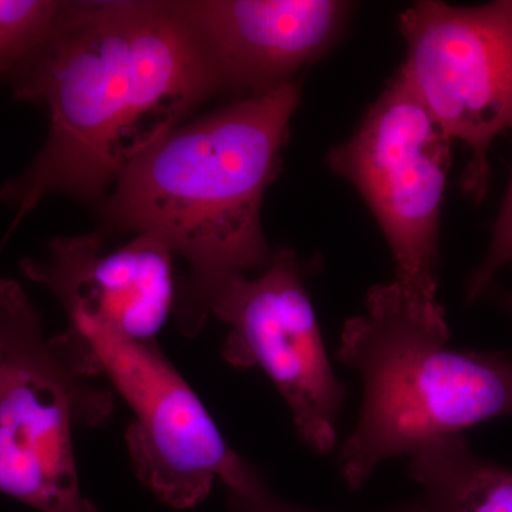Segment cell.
<instances>
[{"label": "cell", "mask_w": 512, "mask_h": 512, "mask_svg": "<svg viewBox=\"0 0 512 512\" xmlns=\"http://www.w3.org/2000/svg\"><path fill=\"white\" fill-rule=\"evenodd\" d=\"M3 76L50 117L39 156L0 190L13 227L47 195L99 197L221 86L177 2H62Z\"/></svg>", "instance_id": "cell-1"}, {"label": "cell", "mask_w": 512, "mask_h": 512, "mask_svg": "<svg viewBox=\"0 0 512 512\" xmlns=\"http://www.w3.org/2000/svg\"><path fill=\"white\" fill-rule=\"evenodd\" d=\"M299 86L282 84L175 128L116 180L113 224L156 238L191 266L188 288L264 269L262 200L281 164Z\"/></svg>", "instance_id": "cell-2"}, {"label": "cell", "mask_w": 512, "mask_h": 512, "mask_svg": "<svg viewBox=\"0 0 512 512\" xmlns=\"http://www.w3.org/2000/svg\"><path fill=\"white\" fill-rule=\"evenodd\" d=\"M448 329L407 311L393 282L370 289L366 312L345 323L338 359L360 373L356 429L339 454L350 490L380 463L512 416V353L448 348Z\"/></svg>", "instance_id": "cell-3"}, {"label": "cell", "mask_w": 512, "mask_h": 512, "mask_svg": "<svg viewBox=\"0 0 512 512\" xmlns=\"http://www.w3.org/2000/svg\"><path fill=\"white\" fill-rule=\"evenodd\" d=\"M451 141L399 73L356 133L329 153L330 168L355 185L389 242L407 311L443 329L439 225Z\"/></svg>", "instance_id": "cell-4"}, {"label": "cell", "mask_w": 512, "mask_h": 512, "mask_svg": "<svg viewBox=\"0 0 512 512\" xmlns=\"http://www.w3.org/2000/svg\"><path fill=\"white\" fill-rule=\"evenodd\" d=\"M53 346L80 375L103 373L130 406L128 456L138 480L174 510L197 507L220 480L238 490L262 477L235 453L200 397L157 349L76 326Z\"/></svg>", "instance_id": "cell-5"}, {"label": "cell", "mask_w": 512, "mask_h": 512, "mask_svg": "<svg viewBox=\"0 0 512 512\" xmlns=\"http://www.w3.org/2000/svg\"><path fill=\"white\" fill-rule=\"evenodd\" d=\"M0 343V493L39 512H100L80 487L73 427L109 404L45 339L15 281L0 282Z\"/></svg>", "instance_id": "cell-6"}, {"label": "cell", "mask_w": 512, "mask_h": 512, "mask_svg": "<svg viewBox=\"0 0 512 512\" xmlns=\"http://www.w3.org/2000/svg\"><path fill=\"white\" fill-rule=\"evenodd\" d=\"M180 328L194 335L208 313L229 326L222 355L238 367H261L284 397L301 439L328 454L338 439L345 386L323 345L302 266L279 248L255 278L224 274L187 288Z\"/></svg>", "instance_id": "cell-7"}, {"label": "cell", "mask_w": 512, "mask_h": 512, "mask_svg": "<svg viewBox=\"0 0 512 512\" xmlns=\"http://www.w3.org/2000/svg\"><path fill=\"white\" fill-rule=\"evenodd\" d=\"M406 42L400 74L451 140L470 151L463 190H488V150L512 131V0L450 6L423 0L399 19Z\"/></svg>", "instance_id": "cell-8"}, {"label": "cell", "mask_w": 512, "mask_h": 512, "mask_svg": "<svg viewBox=\"0 0 512 512\" xmlns=\"http://www.w3.org/2000/svg\"><path fill=\"white\" fill-rule=\"evenodd\" d=\"M173 256L146 235L114 251L99 235H82L55 239L43 255L25 259L22 271L52 291L72 328L154 343L175 305Z\"/></svg>", "instance_id": "cell-9"}, {"label": "cell", "mask_w": 512, "mask_h": 512, "mask_svg": "<svg viewBox=\"0 0 512 512\" xmlns=\"http://www.w3.org/2000/svg\"><path fill=\"white\" fill-rule=\"evenodd\" d=\"M222 84L254 94L292 82L339 35L350 6L335 0L177 2Z\"/></svg>", "instance_id": "cell-10"}, {"label": "cell", "mask_w": 512, "mask_h": 512, "mask_svg": "<svg viewBox=\"0 0 512 512\" xmlns=\"http://www.w3.org/2000/svg\"><path fill=\"white\" fill-rule=\"evenodd\" d=\"M409 471L423 512H512V468L478 456L461 434L424 444Z\"/></svg>", "instance_id": "cell-11"}, {"label": "cell", "mask_w": 512, "mask_h": 512, "mask_svg": "<svg viewBox=\"0 0 512 512\" xmlns=\"http://www.w3.org/2000/svg\"><path fill=\"white\" fill-rule=\"evenodd\" d=\"M62 2L50 0H0V74L42 39Z\"/></svg>", "instance_id": "cell-12"}, {"label": "cell", "mask_w": 512, "mask_h": 512, "mask_svg": "<svg viewBox=\"0 0 512 512\" xmlns=\"http://www.w3.org/2000/svg\"><path fill=\"white\" fill-rule=\"evenodd\" d=\"M512 264V177L503 205L491 231L490 244L483 261L467 282V302H474L487 293L498 272Z\"/></svg>", "instance_id": "cell-13"}, {"label": "cell", "mask_w": 512, "mask_h": 512, "mask_svg": "<svg viewBox=\"0 0 512 512\" xmlns=\"http://www.w3.org/2000/svg\"><path fill=\"white\" fill-rule=\"evenodd\" d=\"M229 511L231 512H313L305 508L296 507L276 497L264 478H259L255 483L239 490H227ZM380 512H423L419 498L410 503L390 508Z\"/></svg>", "instance_id": "cell-14"}, {"label": "cell", "mask_w": 512, "mask_h": 512, "mask_svg": "<svg viewBox=\"0 0 512 512\" xmlns=\"http://www.w3.org/2000/svg\"><path fill=\"white\" fill-rule=\"evenodd\" d=\"M500 303L503 305L505 311L510 312L512 315V289L503 293V296L500 298Z\"/></svg>", "instance_id": "cell-15"}, {"label": "cell", "mask_w": 512, "mask_h": 512, "mask_svg": "<svg viewBox=\"0 0 512 512\" xmlns=\"http://www.w3.org/2000/svg\"><path fill=\"white\" fill-rule=\"evenodd\" d=\"M3 365V352H2V343H0V372H2Z\"/></svg>", "instance_id": "cell-16"}]
</instances>
